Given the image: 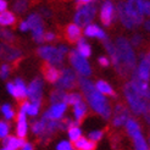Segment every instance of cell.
I'll return each mask as SVG.
<instances>
[{"label": "cell", "mask_w": 150, "mask_h": 150, "mask_svg": "<svg viewBox=\"0 0 150 150\" xmlns=\"http://www.w3.org/2000/svg\"><path fill=\"white\" fill-rule=\"evenodd\" d=\"M78 83H79V87L82 89V92H83L87 101L91 105V108L96 114H99L103 118L109 120L111 116V108H110V104L108 103V99L105 98L101 93L96 91L94 84L89 79H87L84 77H79Z\"/></svg>", "instance_id": "1"}, {"label": "cell", "mask_w": 150, "mask_h": 150, "mask_svg": "<svg viewBox=\"0 0 150 150\" xmlns=\"http://www.w3.org/2000/svg\"><path fill=\"white\" fill-rule=\"evenodd\" d=\"M115 49L117 54V65L115 70L118 72L121 77H127L136 69V55H134V51L131 47V44L123 37L117 38Z\"/></svg>", "instance_id": "2"}, {"label": "cell", "mask_w": 150, "mask_h": 150, "mask_svg": "<svg viewBox=\"0 0 150 150\" xmlns=\"http://www.w3.org/2000/svg\"><path fill=\"white\" fill-rule=\"evenodd\" d=\"M123 91H125V96L127 99V103H128L129 108L132 109V111L134 114L142 115V114H144V112L148 111L149 108H148L146 100L143 98V96H140L138 94V92L136 91V88L133 87V84L131 82L126 83Z\"/></svg>", "instance_id": "3"}, {"label": "cell", "mask_w": 150, "mask_h": 150, "mask_svg": "<svg viewBox=\"0 0 150 150\" xmlns=\"http://www.w3.org/2000/svg\"><path fill=\"white\" fill-rule=\"evenodd\" d=\"M95 5L93 4H86L84 6H79L78 11L74 16V25H77L78 27H86L93 21L95 16Z\"/></svg>", "instance_id": "4"}, {"label": "cell", "mask_w": 150, "mask_h": 150, "mask_svg": "<svg viewBox=\"0 0 150 150\" xmlns=\"http://www.w3.org/2000/svg\"><path fill=\"white\" fill-rule=\"evenodd\" d=\"M57 89L61 91H71L77 87V76L72 70L64 69L60 72V76L56 81Z\"/></svg>", "instance_id": "5"}, {"label": "cell", "mask_w": 150, "mask_h": 150, "mask_svg": "<svg viewBox=\"0 0 150 150\" xmlns=\"http://www.w3.org/2000/svg\"><path fill=\"white\" fill-rule=\"evenodd\" d=\"M38 55L50 65H61L64 61V54L55 47H42L38 49Z\"/></svg>", "instance_id": "6"}, {"label": "cell", "mask_w": 150, "mask_h": 150, "mask_svg": "<svg viewBox=\"0 0 150 150\" xmlns=\"http://www.w3.org/2000/svg\"><path fill=\"white\" fill-rule=\"evenodd\" d=\"M126 4V10L128 12V15L132 17L134 25L138 26L143 22V5L144 0H128Z\"/></svg>", "instance_id": "7"}, {"label": "cell", "mask_w": 150, "mask_h": 150, "mask_svg": "<svg viewBox=\"0 0 150 150\" xmlns=\"http://www.w3.org/2000/svg\"><path fill=\"white\" fill-rule=\"evenodd\" d=\"M70 61L72 64V66L74 67L79 74L82 76H89L92 73V69L89 66L88 61L86 60V57L81 56L77 51H71L70 52Z\"/></svg>", "instance_id": "8"}, {"label": "cell", "mask_w": 150, "mask_h": 150, "mask_svg": "<svg viewBox=\"0 0 150 150\" xmlns=\"http://www.w3.org/2000/svg\"><path fill=\"white\" fill-rule=\"evenodd\" d=\"M20 57H21V51L17 48L6 43H0V59L1 60L13 62V61H17Z\"/></svg>", "instance_id": "9"}, {"label": "cell", "mask_w": 150, "mask_h": 150, "mask_svg": "<svg viewBox=\"0 0 150 150\" xmlns=\"http://www.w3.org/2000/svg\"><path fill=\"white\" fill-rule=\"evenodd\" d=\"M42 93H43V82L40 78H35L27 88V95L29 96L32 104L40 105Z\"/></svg>", "instance_id": "10"}, {"label": "cell", "mask_w": 150, "mask_h": 150, "mask_svg": "<svg viewBox=\"0 0 150 150\" xmlns=\"http://www.w3.org/2000/svg\"><path fill=\"white\" fill-rule=\"evenodd\" d=\"M131 83L133 84L134 88H136V91L138 92V94H139L140 96H143L145 100L149 99L150 93H149V84H148V82L140 79V78L138 77L137 72H134V73L132 74V81H131Z\"/></svg>", "instance_id": "11"}, {"label": "cell", "mask_w": 150, "mask_h": 150, "mask_svg": "<svg viewBox=\"0 0 150 150\" xmlns=\"http://www.w3.org/2000/svg\"><path fill=\"white\" fill-rule=\"evenodd\" d=\"M67 109V105L65 103H59V104H54L44 114L43 118H47V120H54V121H56V120H60L65 111Z\"/></svg>", "instance_id": "12"}, {"label": "cell", "mask_w": 150, "mask_h": 150, "mask_svg": "<svg viewBox=\"0 0 150 150\" xmlns=\"http://www.w3.org/2000/svg\"><path fill=\"white\" fill-rule=\"evenodd\" d=\"M114 16H115L114 5H112L110 1H105L103 7H101V12H100L101 22L105 26H110L112 20H114Z\"/></svg>", "instance_id": "13"}, {"label": "cell", "mask_w": 150, "mask_h": 150, "mask_svg": "<svg viewBox=\"0 0 150 150\" xmlns=\"http://www.w3.org/2000/svg\"><path fill=\"white\" fill-rule=\"evenodd\" d=\"M128 120V110L123 104L118 103L115 108V117H114V126L120 127Z\"/></svg>", "instance_id": "14"}, {"label": "cell", "mask_w": 150, "mask_h": 150, "mask_svg": "<svg viewBox=\"0 0 150 150\" xmlns=\"http://www.w3.org/2000/svg\"><path fill=\"white\" fill-rule=\"evenodd\" d=\"M42 72L44 74V77L50 83H56V81L60 76V71L57 69H55L52 65H50L49 62H45L42 65Z\"/></svg>", "instance_id": "15"}, {"label": "cell", "mask_w": 150, "mask_h": 150, "mask_svg": "<svg viewBox=\"0 0 150 150\" xmlns=\"http://www.w3.org/2000/svg\"><path fill=\"white\" fill-rule=\"evenodd\" d=\"M149 70H150V59H149V54H146L142 57V61H140L139 67L136 72L140 79L148 82L149 81Z\"/></svg>", "instance_id": "16"}, {"label": "cell", "mask_w": 150, "mask_h": 150, "mask_svg": "<svg viewBox=\"0 0 150 150\" xmlns=\"http://www.w3.org/2000/svg\"><path fill=\"white\" fill-rule=\"evenodd\" d=\"M117 11H118V16H120V18H121V21H122V23H123L125 27L129 28V29L136 27V25H134L132 17L129 16L128 12H127V10H126V4L125 3H120L118 4Z\"/></svg>", "instance_id": "17"}, {"label": "cell", "mask_w": 150, "mask_h": 150, "mask_svg": "<svg viewBox=\"0 0 150 150\" xmlns=\"http://www.w3.org/2000/svg\"><path fill=\"white\" fill-rule=\"evenodd\" d=\"M81 35H82L81 27H78L77 25H74V23L69 25L65 29V37L70 43L78 42V39L81 38Z\"/></svg>", "instance_id": "18"}, {"label": "cell", "mask_w": 150, "mask_h": 150, "mask_svg": "<svg viewBox=\"0 0 150 150\" xmlns=\"http://www.w3.org/2000/svg\"><path fill=\"white\" fill-rule=\"evenodd\" d=\"M3 144H4V148H7L9 150H17L23 146L25 144V139L22 138H18V137H5L4 140H3Z\"/></svg>", "instance_id": "19"}, {"label": "cell", "mask_w": 150, "mask_h": 150, "mask_svg": "<svg viewBox=\"0 0 150 150\" xmlns=\"http://www.w3.org/2000/svg\"><path fill=\"white\" fill-rule=\"evenodd\" d=\"M73 114H74V117H76V121L74 122H76V125L78 126L87 116V105L83 101L73 105Z\"/></svg>", "instance_id": "20"}, {"label": "cell", "mask_w": 150, "mask_h": 150, "mask_svg": "<svg viewBox=\"0 0 150 150\" xmlns=\"http://www.w3.org/2000/svg\"><path fill=\"white\" fill-rule=\"evenodd\" d=\"M74 143V149L76 150H95L96 143L93 140H88L87 138L79 137Z\"/></svg>", "instance_id": "21"}, {"label": "cell", "mask_w": 150, "mask_h": 150, "mask_svg": "<svg viewBox=\"0 0 150 150\" xmlns=\"http://www.w3.org/2000/svg\"><path fill=\"white\" fill-rule=\"evenodd\" d=\"M84 34L88 35V37H98V38H100V39H106V34H105V32L95 25L86 26Z\"/></svg>", "instance_id": "22"}, {"label": "cell", "mask_w": 150, "mask_h": 150, "mask_svg": "<svg viewBox=\"0 0 150 150\" xmlns=\"http://www.w3.org/2000/svg\"><path fill=\"white\" fill-rule=\"evenodd\" d=\"M95 89L98 91L99 93H101L103 95H110V96H116L115 91L111 88V86L105 81H98L96 84L94 86Z\"/></svg>", "instance_id": "23"}, {"label": "cell", "mask_w": 150, "mask_h": 150, "mask_svg": "<svg viewBox=\"0 0 150 150\" xmlns=\"http://www.w3.org/2000/svg\"><path fill=\"white\" fill-rule=\"evenodd\" d=\"M27 25H28V28L32 29V32L33 31H38V29H43L42 17L39 16V15H37V13L29 15V17L27 20Z\"/></svg>", "instance_id": "24"}, {"label": "cell", "mask_w": 150, "mask_h": 150, "mask_svg": "<svg viewBox=\"0 0 150 150\" xmlns=\"http://www.w3.org/2000/svg\"><path fill=\"white\" fill-rule=\"evenodd\" d=\"M16 23V17L10 11L0 12V25L1 26H13Z\"/></svg>", "instance_id": "25"}, {"label": "cell", "mask_w": 150, "mask_h": 150, "mask_svg": "<svg viewBox=\"0 0 150 150\" xmlns=\"http://www.w3.org/2000/svg\"><path fill=\"white\" fill-rule=\"evenodd\" d=\"M132 138L134 142V148H136V150H148V144H146V142H145L144 137L142 136L140 132L132 136Z\"/></svg>", "instance_id": "26"}, {"label": "cell", "mask_w": 150, "mask_h": 150, "mask_svg": "<svg viewBox=\"0 0 150 150\" xmlns=\"http://www.w3.org/2000/svg\"><path fill=\"white\" fill-rule=\"evenodd\" d=\"M77 52L83 57H88V56H91V54H92L91 47L86 43V40L83 38L78 39V50H77Z\"/></svg>", "instance_id": "27"}, {"label": "cell", "mask_w": 150, "mask_h": 150, "mask_svg": "<svg viewBox=\"0 0 150 150\" xmlns=\"http://www.w3.org/2000/svg\"><path fill=\"white\" fill-rule=\"evenodd\" d=\"M126 129H127V132H128L129 136L132 137V136H134L136 133L140 132V127H139V125H138V122L136 121V120L128 118V120L126 121Z\"/></svg>", "instance_id": "28"}, {"label": "cell", "mask_w": 150, "mask_h": 150, "mask_svg": "<svg viewBox=\"0 0 150 150\" xmlns=\"http://www.w3.org/2000/svg\"><path fill=\"white\" fill-rule=\"evenodd\" d=\"M82 100V95L78 93H70V94H66L65 98H64V103L66 105H76Z\"/></svg>", "instance_id": "29"}, {"label": "cell", "mask_w": 150, "mask_h": 150, "mask_svg": "<svg viewBox=\"0 0 150 150\" xmlns=\"http://www.w3.org/2000/svg\"><path fill=\"white\" fill-rule=\"evenodd\" d=\"M66 93L61 89H55L52 91L50 94V101L52 104H59V103H64V98H65Z\"/></svg>", "instance_id": "30"}, {"label": "cell", "mask_w": 150, "mask_h": 150, "mask_svg": "<svg viewBox=\"0 0 150 150\" xmlns=\"http://www.w3.org/2000/svg\"><path fill=\"white\" fill-rule=\"evenodd\" d=\"M15 86H16V88L18 89L22 101H25L26 98H27V88H26V86H25V83H23V81L20 79V78H17L16 81H15Z\"/></svg>", "instance_id": "31"}, {"label": "cell", "mask_w": 150, "mask_h": 150, "mask_svg": "<svg viewBox=\"0 0 150 150\" xmlns=\"http://www.w3.org/2000/svg\"><path fill=\"white\" fill-rule=\"evenodd\" d=\"M27 129H28V126L26 121H22V122H17V127H16V133H17V137L23 139L27 136Z\"/></svg>", "instance_id": "32"}, {"label": "cell", "mask_w": 150, "mask_h": 150, "mask_svg": "<svg viewBox=\"0 0 150 150\" xmlns=\"http://www.w3.org/2000/svg\"><path fill=\"white\" fill-rule=\"evenodd\" d=\"M67 131H69V137L72 142H76L79 137H82V131L78 126H72Z\"/></svg>", "instance_id": "33"}, {"label": "cell", "mask_w": 150, "mask_h": 150, "mask_svg": "<svg viewBox=\"0 0 150 150\" xmlns=\"http://www.w3.org/2000/svg\"><path fill=\"white\" fill-rule=\"evenodd\" d=\"M32 131L35 136L38 137H42L43 133H44V122L43 121H35L33 125H32Z\"/></svg>", "instance_id": "34"}, {"label": "cell", "mask_w": 150, "mask_h": 150, "mask_svg": "<svg viewBox=\"0 0 150 150\" xmlns=\"http://www.w3.org/2000/svg\"><path fill=\"white\" fill-rule=\"evenodd\" d=\"M27 7H28V3H27V0H17V1L15 3V5H13L15 11L18 12V13L25 12V11L27 10Z\"/></svg>", "instance_id": "35"}, {"label": "cell", "mask_w": 150, "mask_h": 150, "mask_svg": "<svg viewBox=\"0 0 150 150\" xmlns=\"http://www.w3.org/2000/svg\"><path fill=\"white\" fill-rule=\"evenodd\" d=\"M7 91H9V93L13 96L16 100L18 101H22L21 99V95H20V92H18V89L16 88V86H15L13 83H7Z\"/></svg>", "instance_id": "36"}, {"label": "cell", "mask_w": 150, "mask_h": 150, "mask_svg": "<svg viewBox=\"0 0 150 150\" xmlns=\"http://www.w3.org/2000/svg\"><path fill=\"white\" fill-rule=\"evenodd\" d=\"M1 112H3V115L5 116L6 120H11V118H13V116H15V112H13L12 108L10 106V105H7V104H6V105H3Z\"/></svg>", "instance_id": "37"}, {"label": "cell", "mask_w": 150, "mask_h": 150, "mask_svg": "<svg viewBox=\"0 0 150 150\" xmlns=\"http://www.w3.org/2000/svg\"><path fill=\"white\" fill-rule=\"evenodd\" d=\"M10 131V126L7 122L4 121H0V139H4L5 137H7Z\"/></svg>", "instance_id": "38"}, {"label": "cell", "mask_w": 150, "mask_h": 150, "mask_svg": "<svg viewBox=\"0 0 150 150\" xmlns=\"http://www.w3.org/2000/svg\"><path fill=\"white\" fill-rule=\"evenodd\" d=\"M0 38L4 39L5 42H13L15 37L10 31H6V29L0 28Z\"/></svg>", "instance_id": "39"}, {"label": "cell", "mask_w": 150, "mask_h": 150, "mask_svg": "<svg viewBox=\"0 0 150 150\" xmlns=\"http://www.w3.org/2000/svg\"><path fill=\"white\" fill-rule=\"evenodd\" d=\"M39 109H40V105H37V104H29V106L27 109V112L29 116H37L39 114Z\"/></svg>", "instance_id": "40"}, {"label": "cell", "mask_w": 150, "mask_h": 150, "mask_svg": "<svg viewBox=\"0 0 150 150\" xmlns=\"http://www.w3.org/2000/svg\"><path fill=\"white\" fill-rule=\"evenodd\" d=\"M88 138H89V140H93V142H98V140H100L101 138H103V131H93V132H91L88 134Z\"/></svg>", "instance_id": "41"}, {"label": "cell", "mask_w": 150, "mask_h": 150, "mask_svg": "<svg viewBox=\"0 0 150 150\" xmlns=\"http://www.w3.org/2000/svg\"><path fill=\"white\" fill-rule=\"evenodd\" d=\"M9 74H10V66L4 64L1 67H0V77L3 79H5V78H7Z\"/></svg>", "instance_id": "42"}, {"label": "cell", "mask_w": 150, "mask_h": 150, "mask_svg": "<svg viewBox=\"0 0 150 150\" xmlns=\"http://www.w3.org/2000/svg\"><path fill=\"white\" fill-rule=\"evenodd\" d=\"M56 149L57 150H73L72 144L70 143V142H67V140H62L61 143H59Z\"/></svg>", "instance_id": "43"}, {"label": "cell", "mask_w": 150, "mask_h": 150, "mask_svg": "<svg viewBox=\"0 0 150 150\" xmlns=\"http://www.w3.org/2000/svg\"><path fill=\"white\" fill-rule=\"evenodd\" d=\"M43 39H44V40H47V42H52V40L55 39V34H54V33H51V32L44 33Z\"/></svg>", "instance_id": "44"}, {"label": "cell", "mask_w": 150, "mask_h": 150, "mask_svg": "<svg viewBox=\"0 0 150 150\" xmlns=\"http://www.w3.org/2000/svg\"><path fill=\"white\" fill-rule=\"evenodd\" d=\"M99 64H100L103 67H108L109 64H110V61H109V59H108V57L101 56V57H99Z\"/></svg>", "instance_id": "45"}, {"label": "cell", "mask_w": 150, "mask_h": 150, "mask_svg": "<svg viewBox=\"0 0 150 150\" xmlns=\"http://www.w3.org/2000/svg\"><path fill=\"white\" fill-rule=\"evenodd\" d=\"M29 104H31V103H29V101H22V104H21V106H20V111L21 112H25V114H26V112H27V109H28V106H29Z\"/></svg>", "instance_id": "46"}, {"label": "cell", "mask_w": 150, "mask_h": 150, "mask_svg": "<svg viewBox=\"0 0 150 150\" xmlns=\"http://www.w3.org/2000/svg\"><path fill=\"white\" fill-rule=\"evenodd\" d=\"M140 43H142V37L140 35H134L133 38H132V44H133V45L138 47Z\"/></svg>", "instance_id": "47"}, {"label": "cell", "mask_w": 150, "mask_h": 150, "mask_svg": "<svg viewBox=\"0 0 150 150\" xmlns=\"http://www.w3.org/2000/svg\"><path fill=\"white\" fill-rule=\"evenodd\" d=\"M16 120H17V122L26 121V114H25V112L18 111V114H17V116H16Z\"/></svg>", "instance_id": "48"}, {"label": "cell", "mask_w": 150, "mask_h": 150, "mask_svg": "<svg viewBox=\"0 0 150 150\" xmlns=\"http://www.w3.org/2000/svg\"><path fill=\"white\" fill-rule=\"evenodd\" d=\"M149 6H150L149 1H148V0H144V5H143V11H144V13H146V15H149V12H150V10H149Z\"/></svg>", "instance_id": "49"}, {"label": "cell", "mask_w": 150, "mask_h": 150, "mask_svg": "<svg viewBox=\"0 0 150 150\" xmlns=\"http://www.w3.org/2000/svg\"><path fill=\"white\" fill-rule=\"evenodd\" d=\"M92 1H94V0H77V6H82V5H86V4H91Z\"/></svg>", "instance_id": "50"}, {"label": "cell", "mask_w": 150, "mask_h": 150, "mask_svg": "<svg viewBox=\"0 0 150 150\" xmlns=\"http://www.w3.org/2000/svg\"><path fill=\"white\" fill-rule=\"evenodd\" d=\"M6 7H7V4L5 0H0V12H3L6 10Z\"/></svg>", "instance_id": "51"}, {"label": "cell", "mask_w": 150, "mask_h": 150, "mask_svg": "<svg viewBox=\"0 0 150 150\" xmlns=\"http://www.w3.org/2000/svg\"><path fill=\"white\" fill-rule=\"evenodd\" d=\"M21 150H33V145L29 144V143H25L23 146L21 148Z\"/></svg>", "instance_id": "52"}, {"label": "cell", "mask_w": 150, "mask_h": 150, "mask_svg": "<svg viewBox=\"0 0 150 150\" xmlns=\"http://www.w3.org/2000/svg\"><path fill=\"white\" fill-rule=\"evenodd\" d=\"M20 29L21 31H27L28 29V25H27V22H21V25H20Z\"/></svg>", "instance_id": "53"}, {"label": "cell", "mask_w": 150, "mask_h": 150, "mask_svg": "<svg viewBox=\"0 0 150 150\" xmlns=\"http://www.w3.org/2000/svg\"><path fill=\"white\" fill-rule=\"evenodd\" d=\"M145 27H146V29H149V22H146V23H145Z\"/></svg>", "instance_id": "54"}, {"label": "cell", "mask_w": 150, "mask_h": 150, "mask_svg": "<svg viewBox=\"0 0 150 150\" xmlns=\"http://www.w3.org/2000/svg\"><path fill=\"white\" fill-rule=\"evenodd\" d=\"M0 150H9V149H7V148H3V149H0Z\"/></svg>", "instance_id": "55"}]
</instances>
